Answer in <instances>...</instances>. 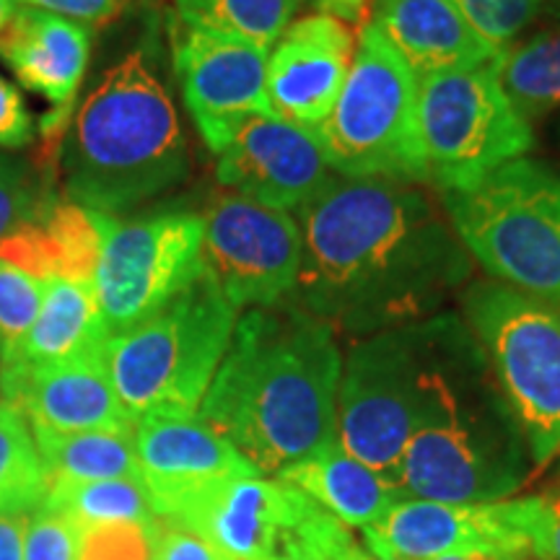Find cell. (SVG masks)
Wrapping results in <instances>:
<instances>
[{
	"instance_id": "obj_21",
	"label": "cell",
	"mask_w": 560,
	"mask_h": 560,
	"mask_svg": "<svg viewBox=\"0 0 560 560\" xmlns=\"http://www.w3.org/2000/svg\"><path fill=\"white\" fill-rule=\"evenodd\" d=\"M112 215L50 192L0 242V262L37 280H94Z\"/></svg>"
},
{
	"instance_id": "obj_39",
	"label": "cell",
	"mask_w": 560,
	"mask_h": 560,
	"mask_svg": "<svg viewBox=\"0 0 560 560\" xmlns=\"http://www.w3.org/2000/svg\"><path fill=\"white\" fill-rule=\"evenodd\" d=\"M34 509H0V560H24V540Z\"/></svg>"
},
{
	"instance_id": "obj_20",
	"label": "cell",
	"mask_w": 560,
	"mask_h": 560,
	"mask_svg": "<svg viewBox=\"0 0 560 560\" xmlns=\"http://www.w3.org/2000/svg\"><path fill=\"white\" fill-rule=\"evenodd\" d=\"M136 457L153 514L179 495L226 478H262L221 433L195 418L151 416L136 423Z\"/></svg>"
},
{
	"instance_id": "obj_26",
	"label": "cell",
	"mask_w": 560,
	"mask_h": 560,
	"mask_svg": "<svg viewBox=\"0 0 560 560\" xmlns=\"http://www.w3.org/2000/svg\"><path fill=\"white\" fill-rule=\"evenodd\" d=\"M42 506L66 516L79 529L104 522H156L149 490L130 478L50 480Z\"/></svg>"
},
{
	"instance_id": "obj_12",
	"label": "cell",
	"mask_w": 560,
	"mask_h": 560,
	"mask_svg": "<svg viewBox=\"0 0 560 560\" xmlns=\"http://www.w3.org/2000/svg\"><path fill=\"white\" fill-rule=\"evenodd\" d=\"M206 221L192 210H156L112 219L104 234L94 291L109 338L149 319L206 272Z\"/></svg>"
},
{
	"instance_id": "obj_14",
	"label": "cell",
	"mask_w": 560,
	"mask_h": 560,
	"mask_svg": "<svg viewBox=\"0 0 560 560\" xmlns=\"http://www.w3.org/2000/svg\"><path fill=\"white\" fill-rule=\"evenodd\" d=\"M371 556L433 560L444 556H486L532 560L520 499L493 503H436L402 499L380 522L363 527Z\"/></svg>"
},
{
	"instance_id": "obj_13",
	"label": "cell",
	"mask_w": 560,
	"mask_h": 560,
	"mask_svg": "<svg viewBox=\"0 0 560 560\" xmlns=\"http://www.w3.org/2000/svg\"><path fill=\"white\" fill-rule=\"evenodd\" d=\"M202 221V262L236 312L291 299L301 268V229L291 213L226 192Z\"/></svg>"
},
{
	"instance_id": "obj_11",
	"label": "cell",
	"mask_w": 560,
	"mask_h": 560,
	"mask_svg": "<svg viewBox=\"0 0 560 560\" xmlns=\"http://www.w3.org/2000/svg\"><path fill=\"white\" fill-rule=\"evenodd\" d=\"M495 62L418 81L420 145L439 192L470 190L535 145L532 122L511 104Z\"/></svg>"
},
{
	"instance_id": "obj_41",
	"label": "cell",
	"mask_w": 560,
	"mask_h": 560,
	"mask_svg": "<svg viewBox=\"0 0 560 560\" xmlns=\"http://www.w3.org/2000/svg\"><path fill=\"white\" fill-rule=\"evenodd\" d=\"M19 9L16 0H0V32H3V26L9 24V19L13 16V11Z\"/></svg>"
},
{
	"instance_id": "obj_32",
	"label": "cell",
	"mask_w": 560,
	"mask_h": 560,
	"mask_svg": "<svg viewBox=\"0 0 560 560\" xmlns=\"http://www.w3.org/2000/svg\"><path fill=\"white\" fill-rule=\"evenodd\" d=\"M153 524L104 522L79 529V560H153Z\"/></svg>"
},
{
	"instance_id": "obj_27",
	"label": "cell",
	"mask_w": 560,
	"mask_h": 560,
	"mask_svg": "<svg viewBox=\"0 0 560 560\" xmlns=\"http://www.w3.org/2000/svg\"><path fill=\"white\" fill-rule=\"evenodd\" d=\"M501 86L524 120H537L560 107V26L535 34L501 52Z\"/></svg>"
},
{
	"instance_id": "obj_22",
	"label": "cell",
	"mask_w": 560,
	"mask_h": 560,
	"mask_svg": "<svg viewBox=\"0 0 560 560\" xmlns=\"http://www.w3.org/2000/svg\"><path fill=\"white\" fill-rule=\"evenodd\" d=\"M371 24L400 52L416 79L480 68L501 58L450 0H374Z\"/></svg>"
},
{
	"instance_id": "obj_6",
	"label": "cell",
	"mask_w": 560,
	"mask_h": 560,
	"mask_svg": "<svg viewBox=\"0 0 560 560\" xmlns=\"http://www.w3.org/2000/svg\"><path fill=\"white\" fill-rule=\"evenodd\" d=\"M441 208L490 278L560 301V174L514 159L470 190L441 192Z\"/></svg>"
},
{
	"instance_id": "obj_1",
	"label": "cell",
	"mask_w": 560,
	"mask_h": 560,
	"mask_svg": "<svg viewBox=\"0 0 560 560\" xmlns=\"http://www.w3.org/2000/svg\"><path fill=\"white\" fill-rule=\"evenodd\" d=\"M293 304L335 332L374 335L436 317L472 260L416 182L332 177L299 210Z\"/></svg>"
},
{
	"instance_id": "obj_30",
	"label": "cell",
	"mask_w": 560,
	"mask_h": 560,
	"mask_svg": "<svg viewBox=\"0 0 560 560\" xmlns=\"http://www.w3.org/2000/svg\"><path fill=\"white\" fill-rule=\"evenodd\" d=\"M467 24L495 50H509L511 42L540 16L548 0H450Z\"/></svg>"
},
{
	"instance_id": "obj_17",
	"label": "cell",
	"mask_w": 560,
	"mask_h": 560,
	"mask_svg": "<svg viewBox=\"0 0 560 560\" xmlns=\"http://www.w3.org/2000/svg\"><path fill=\"white\" fill-rule=\"evenodd\" d=\"M353 55V32L342 21L325 13L291 21L268 52L265 94L272 115L317 130L346 86Z\"/></svg>"
},
{
	"instance_id": "obj_36",
	"label": "cell",
	"mask_w": 560,
	"mask_h": 560,
	"mask_svg": "<svg viewBox=\"0 0 560 560\" xmlns=\"http://www.w3.org/2000/svg\"><path fill=\"white\" fill-rule=\"evenodd\" d=\"M153 560H223L202 537L179 524L156 520L153 527Z\"/></svg>"
},
{
	"instance_id": "obj_25",
	"label": "cell",
	"mask_w": 560,
	"mask_h": 560,
	"mask_svg": "<svg viewBox=\"0 0 560 560\" xmlns=\"http://www.w3.org/2000/svg\"><path fill=\"white\" fill-rule=\"evenodd\" d=\"M47 482L50 480H140L132 433L79 431L55 433L30 429ZM143 482V480H140Z\"/></svg>"
},
{
	"instance_id": "obj_16",
	"label": "cell",
	"mask_w": 560,
	"mask_h": 560,
	"mask_svg": "<svg viewBox=\"0 0 560 560\" xmlns=\"http://www.w3.org/2000/svg\"><path fill=\"white\" fill-rule=\"evenodd\" d=\"M172 50L182 96L210 151L240 117L272 115L265 94L268 50L182 21L172 24Z\"/></svg>"
},
{
	"instance_id": "obj_29",
	"label": "cell",
	"mask_w": 560,
	"mask_h": 560,
	"mask_svg": "<svg viewBox=\"0 0 560 560\" xmlns=\"http://www.w3.org/2000/svg\"><path fill=\"white\" fill-rule=\"evenodd\" d=\"M47 475L26 418L16 408H0V509H39Z\"/></svg>"
},
{
	"instance_id": "obj_33",
	"label": "cell",
	"mask_w": 560,
	"mask_h": 560,
	"mask_svg": "<svg viewBox=\"0 0 560 560\" xmlns=\"http://www.w3.org/2000/svg\"><path fill=\"white\" fill-rule=\"evenodd\" d=\"M50 190L42 187L30 164L0 153V242L42 206Z\"/></svg>"
},
{
	"instance_id": "obj_34",
	"label": "cell",
	"mask_w": 560,
	"mask_h": 560,
	"mask_svg": "<svg viewBox=\"0 0 560 560\" xmlns=\"http://www.w3.org/2000/svg\"><path fill=\"white\" fill-rule=\"evenodd\" d=\"M532 560H560V480L540 495L520 499Z\"/></svg>"
},
{
	"instance_id": "obj_23",
	"label": "cell",
	"mask_w": 560,
	"mask_h": 560,
	"mask_svg": "<svg viewBox=\"0 0 560 560\" xmlns=\"http://www.w3.org/2000/svg\"><path fill=\"white\" fill-rule=\"evenodd\" d=\"M47 291L30 332L0 355V376L100 355L109 332L96 301L94 280H45Z\"/></svg>"
},
{
	"instance_id": "obj_24",
	"label": "cell",
	"mask_w": 560,
	"mask_h": 560,
	"mask_svg": "<svg viewBox=\"0 0 560 560\" xmlns=\"http://www.w3.org/2000/svg\"><path fill=\"white\" fill-rule=\"evenodd\" d=\"M278 480L304 490L322 509L338 516L346 527H369L380 522L397 501H402L400 493L382 475L350 457L340 441H332L310 459L283 470Z\"/></svg>"
},
{
	"instance_id": "obj_42",
	"label": "cell",
	"mask_w": 560,
	"mask_h": 560,
	"mask_svg": "<svg viewBox=\"0 0 560 560\" xmlns=\"http://www.w3.org/2000/svg\"><path fill=\"white\" fill-rule=\"evenodd\" d=\"M433 560H514V558H499V556H486V552H467V556H444Z\"/></svg>"
},
{
	"instance_id": "obj_37",
	"label": "cell",
	"mask_w": 560,
	"mask_h": 560,
	"mask_svg": "<svg viewBox=\"0 0 560 560\" xmlns=\"http://www.w3.org/2000/svg\"><path fill=\"white\" fill-rule=\"evenodd\" d=\"M34 138V122L24 96L0 75V149H24Z\"/></svg>"
},
{
	"instance_id": "obj_18",
	"label": "cell",
	"mask_w": 560,
	"mask_h": 560,
	"mask_svg": "<svg viewBox=\"0 0 560 560\" xmlns=\"http://www.w3.org/2000/svg\"><path fill=\"white\" fill-rule=\"evenodd\" d=\"M91 26L30 5H19L0 32V60L55 107L42 122V138L66 136V120L91 58Z\"/></svg>"
},
{
	"instance_id": "obj_38",
	"label": "cell",
	"mask_w": 560,
	"mask_h": 560,
	"mask_svg": "<svg viewBox=\"0 0 560 560\" xmlns=\"http://www.w3.org/2000/svg\"><path fill=\"white\" fill-rule=\"evenodd\" d=\"M21 5L30 9H39L45 13H55V16L79 21L94 30V26L107 24L120 13L125 0H16Z\"/></svg>"
},
{
	"instance_id": "obj_35",
	"label": "cell",
	"mask_w": 560,
	"mask_h": 560,
	"mask_svg": "<svg viewBox=\"0 0 560 560\" xmlns=\"http://www.w3.org/2000/svg\"><path fill=\"white\" fill-rule=\"evenodd\" d=\"M24 560H79V527L50 509H34L26 527Z\"/></svg>"
},
{
	"instance_id": "obj_8",
	"label": "cell",
	"mask_w": 560,
	"mask_h": 560,
	"mask_svg": "<svg viewBox=\"0 0 560 560\" xmlns=\"http://www.w3.org/2000/svg\"><path fill=\"white\" fill-rule=\"evenodd\" d=\"M314 136L340 177L429 182L418 130V79L371 21L361 30L346 86Z\"/></svg>"
},
{
	"instance_id": "obj_3",
	"label": "cell",
	"mask_w": 560,
	"mask_h": 560,
	"mask_svg": "<svg viewBox=\"0 0 560 560\" xmlns=\"http://www.w3.org/2000/svg\"><path fill=\"white\" fill-rule=\"evenodd\" d=\"M529 450L486 353L454 314L431 317L423 412L400 467L402 499L493 503L522 488Z\"/></svg>"
},
{
	"instance_id": "obj_43",
	"label": "cell",
	"mask_w": 560,
	"mask_h": 560,
	"mask_svg": "<svg viewBox=\"0 0 560 560\" xmlns=\"http://www.w3.org/2000/svg\"><path fill=\"white\" fill-rule=\"evenodd\" d=\"M366 560H397V558H380V556H371V552H369Z\"/></svg>"
},
{
	"instance_id": "obj_9",
	"label": "cell",
	"mask_w": 560,
	"mask_h": 560,
	"mask_svg": "<svg viewBox=\"0 0 560 560\" xmlns=\"http://www.w3.org/2000/svg\"><path fill=\"white\" fill-rule=\"evenodd\" d=\"M465 314L532 467L545 470L560 454V301L488 280L465 291Z\"/></svg>"
},
{
	"instance_id": "obj_10",
	"label": "cell",
	"mask_w": 560,
	"mask_h": 560,
	"mask_svg": "<svg viewBox=\"0 0 560 560\" xmlns=\"http://www.w3.org/2000/svg\"><path fill=\"white\" fill-rule=\"evenodd\" d=\"M429 369L431 319L366 335L342 361L340 446L382 475L397 493L402 454L423 412Z\"/></svg>"
},
{
	"instance_id": "obj_7",
	"label": "cell",
	"mask_w": 560,
	"mask_h": 560,
	"mask_svg": "<svg viewBox=\"0 0 560 560\" xmlns=\"http://www.w3.org/2000/svg\"><path fill=\"white\" fill-rule=\"evenodd\" d=\"M156 520L195 532L223 560H366L338 516L285 480L226 478L179 495Z\"/></svg>"
},
{
	"instance_id": "obj_15",
	"label": "cell",
	"mask_w": 560,
	"mask_h": 560,
	"mask_svg": "<svg viewBox=\"0 0 560 560\" xmlns=\"http://www.w3.org/2000/svg\"><path fill=\"white\" fill-rule=\"evenodd\" d=\"M213 153L215 177L229 192L285 213H299L332 179L314 130L276 115L240 117Z\"/></svg>"
},
{
	"instance_id": "obj_28",
	"label": "cell",
	"mask_w": 560,
	"mask_h": 560,
	"mask_svg": "<svg viewBox=\"0 0 560 560\" xmlns=\"http://www.w3.org/2000/svg\"><path fill=\"white\" fill-rule=\"evenodd\" d=\"M301 0H174L177 21L272 50Z\"/></svg>"
},
{
	"instance_id": "obj_4",
	"label": "cell",
	"mask_w": 560,
	"mask_h": 560,
	"mask_svg": "<svg viewBox=\"0 0 560 560\" xmlns=\"http://www.w3.org/2000/svg\"><path fill=\"white\" fill-rule=\"evenodd\" d=\"M62 138L68 200L107 215L156 198L190 172L185 132L149 42L104 73Z\"/></svg>"
},
{
	"instance_id": "obj_44",
	"label": "cell",
	"mask_w": 560,
	"mask_h": 560,
	"mask_svg": "<svg viewBox=\"0 0 560 560\" xmlns=\"http://www.w3.org/2000/svg\"><path fill=\"white\" fill-rule=\"evenodd\" d=\"M3 405H5V402H3V392H0V408H3Z\"/></svg>"
},
{
	"instance_id": "obj_31",
	"label": "cell",
	"mask_w": 560,
	"mask_h": 560,
	"mask_svg": "<svg viewBox=\"0 0 560 560\" xmlns=\"http://www.w3.org/2000/svg\"><path fill=\"white\" fill-rule=\"evenodd\" d=\"M47 283L0 262V355L9 353L37 319Z\"/></svg>"
},
{
	"instance_id": "obj_19",
	"label": "cell",
	"mask_w": 560,
	"mask_h": 560,
	"mask_svg": "<svg viewBox=\"0 0 560 560\" xmlns=\"http://www.w3.org/2000/svg\"><path fill=\"white\" fill-rule=\"evenodd\" d=\"M0 392L5 405L30 420V429L55 433L136 431L112 387L104 353L0 376Z\"/></svg>"
},
{
	"instance_id": "obj_2",
	"label": "cell",
	"mask_w": 560,
	"mask_h": 560,
	"mask_svg": "<svg viewBox=\"0 0 560 560\" xmlns=\"http://www.w3.org/2000/svg\"><path fill=\"white\" fill-rule=\"evenodd\" d=\"M338 332L293 301L247 310L198 418L260 475H278L338 441Z\"/></svg>"
},
{
	"instance_id": "obj_5",
	"label": "cell",
	"mask_w": 560,
	"mask_h": 560,
	"mask_svg": "<svg viewBox=\"0 0 560 560\" xmlns=\"http://www.w3.org/2000/svg\"><path fill=\"white\" fill-rule=\"evenodd\" d=\"M236 319L240 312L206 270L164 310L112 335L104 363L132 423L151 416H198Z\"/></svg>"
},
{
	"instance_id": "obj_40",
	"label": "cell",
	"mask_w": 560,
	"mask_h": 560,
	"mask_svg": "<svg viewBox=\"0 0 560 560\" xmlns=\"http://www.w3.org/2000/svg\"><path fill=\"white\" fill-rule=\"evenodd\" d=\"M310 3L317 9V13H325V16H332L350 26L359 24L374 0H310Z\"/></svg>"
}]
</instances>
